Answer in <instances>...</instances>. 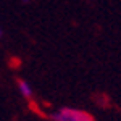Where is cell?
<instances>
[{"mask_svg":"<svg viewBox=\"0 0 121 121\" xmlns=\"http://www.w3.org/2000/svg\"><path fill=\"white\" fill-rule=\"evenodd\" d=\"M50 118H52V121H95V118L86 110L71 108V107L60 108L58 112L52 113Z\"/></svg>","mask_w":121,"mask_h":121,"instance_id":"6da1fadb","label":"cell"},{"mask_svg":"<svg viewBox=\"0 0 121 121\" xmlns=\"http://www.w3.org/2000/svg\"><path fill=\"white\" fill-rule=\"evenodd\" d=\"M18 91H19V94H21L26 100H32L34 92H32V87H31V84H29L28 81L19 79V81H18Z\"/></svg>","mask_w":121,"mask_h":121,"instance_id":"7a4b0ae2","label":"cell"},{"mask_svg":"<svg viewBox=\"0 0 121 121\" xmlns=\"http://www.w3.org/2000/svg\"><path fill=\"white\" fill-rule=\"evenodd\" d=\"M21 2H23V3H29L31 0H21Z\"/></svg>","mask_w":121,"mask_h":121,"instance_id":"3957f363","label":"cell"},{"mask_svg":"<svg viewBox=\"0 0 121 121\" xmlns=\"http://www.w3.org/2000/svg\"><path fill=\"white\" fill-rule=\"evenodd\" d=\"M0 36H2V31H0Z\"/></svg>","mask_w":121,"mask_h":121,"instance_id":"277c9868","label":"cell"}]
</instances>
